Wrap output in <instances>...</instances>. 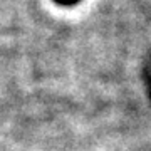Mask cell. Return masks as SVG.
I'll return each instance as SVG.
<instances>
[{"label": "cell", "mask_w": 151, "mask_h": 151, "mask_svg": "<svg viewBox=\"0 0 151 151\" xmlns=\"http://www.w3.org/2000/svg\"><path fill=\"white\" fill-rule=\"evenodd\" d=\"M57 4H60V5H74V4H77L79 0H55Z\"/></svg>", "instance_id": "obj_1"}]
</instances>
